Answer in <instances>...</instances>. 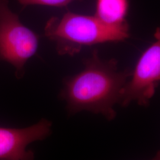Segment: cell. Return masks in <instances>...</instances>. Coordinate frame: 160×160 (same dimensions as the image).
<instances>
[{
  "label": "cell",
  "instance_id": "5b68a950",
  "mask_svg": "<svg viewBox=\"0 0 160 160\" xmlns=\"http://www.w3.org/2000/svg\"><path fill=\"white\" fill-rule=\"evenodd\" d=\"M52 128V122L45 118L23 128L0 127V160H34V152L28 146L49 137Z\"/></svg>",
  "mask_w": 160,
  "mask_h": 160
},
{
  "label": "cell",
  "instance_id": "52a82bcc",
  "mask_svg": "<svg viewBox=\"0 0 160 160\" xmlns=\"http://www.w3.org/2000/svg\"><path fill=\"white\" fill-rule=\"evenodd\" d=\"M23 8L32 5L63 7L67 6L74 0H17Z\"/></svg>",
  "mask_w": 160,
  "mask_h": 160
},
{
  "label": "cell",
  "instance_id": "277c9868",
  "mask_svg": "<svg viewBox=\"0 0 160 160\" xmlns=\"http://www.w3.org/2000/svg\"><path fill=\"white\" fill-rule=\"evenodd\" d=\"M156 40L144 51L139 59L131 78L124 86L120 97L122 107L128 106L132 102L148 107L154 96L160 80V31L155 34Z\"/></svg>",
  "mask_w": 160,
  "mask_h": 160
},
{
  "label": "cell",
  "instance_id": "7a4b0ae2",
  "mask_svg": "<svg viewBox=\"0 0 160 160\" xmlns=\"http://www.w3.org/2000/svg\"><path fill=\"white\" fill-rule=\"evenodd\" d=\"M45 34L54 42L59 55H74L84 46L123 41L129 36L128 23L109 25L95 16L68 12L61 18L51 17L45 27Z\"/></svg>",
  "mask_w": 160,
  "mask_h": 160
},
{
  "label": "cell",
  "instance_id": "8992f818",
  "mask_svg": "<svg viewBox=\"0 0 160 160\" xmlns=\"http://www.w3.org/2000/svg\"><path fill=\"white\" fill-rule=\"evenodd\" d=\"M128 0H97L95 16L103 23L118 25L126 23Z\"/></svg>",
  "mask_w": 160,
  "mask_h": 160
},
{
  "label": "cell",
  "instance_id": "ba28073f",
  "mask_svg": "<svg viewBox=\"0 0 160 160\" xmlns=\"http://www.w3.org/2000/svg\"><path fill=\"white\" fill-rule=\"evenodd\" d=\"M151 160H160V151H158L157 152L156 154L154 156L153 158H152Z\"/></svg>",
  "mask_w": 160,
  "mask_h": 160
},
{
  "label": "cell",
  "instance_id": "3957f363",
  "mask_svg": "<svg viewBox=\"0 0 160 160\" xmlns=\"http://www.w3.org/2000/svg\"><path fill=\"white\" fill-rule=\"evenodd\" d=\"M39 38L25 26L9 7L8 0H0V61L10 63L17 79L25 74V65L38 51Z\"/></svg>",
  "mask_w": 160,
  "mask_h": 160
},
{
  "label": "cell",
  "instance_id": "6da1fadb",
  "mask_svg": "<svg viewBox=\"0 0 160 160\" xmlns=\"http://www.w3.org/2000/svg\"><path fill=\"white\" fill-rule=\"evenodd\" d=\"M80 73L64 81L59 97L66 103L69 115L82 111L102 114L109 121L114 120V109L119 104L122 90L132 72L119 71L116 59H101L97 51L86 60Z\"/></svg>",
  "mask_w": 160,
  "mask_h": 160
}]
</instances>
